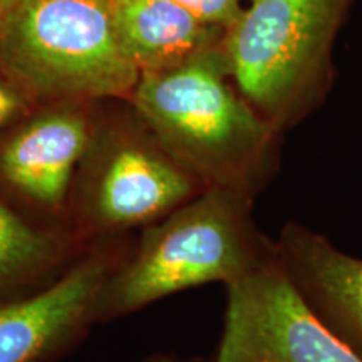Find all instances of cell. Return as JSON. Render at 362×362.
<instances>
[{
    "instance_id": "1",
    "label": "cell",
    "mask_w": 362,
    "mask_h": 362,
    "mask_svg": "<svg viewBox=\"0 0 362 362\" xmlns=\"http://www.w3.org/2000/svg\"><path fill=\"white\" fill-rule=\"evenodd\" d=\"M221 40L180 64L141 72L126 101L203 187L257 198L279 171L282 131L240 94Z\"/></svg>"
},
{
    "instance_id": "2",
    "label": "cell",
    "mask_w": 362,
    "mask_h": 362,
    "mask_svg": "<svg viewBox=\"0 0 362 362\" xmlns=\"http://www.w3.org/2000/svg\"><path fill=\"white\" fill-rule=\"evenodd\" d=\"M255 198L206 188L155 223L112 272L99 300V322L131 315L173 293L233 284L269 260L275 240L253 218Z\"/></svg>"
},
{
    "instance_id": "3",
    "label": "cell",
    "mask_w": 362,
    "mask_h": 362,
    "mask_svg": "<svg viewBox=\"0 0 362 362\" xmlns=\"http://www.w3.org/2000/svg\"><path fill=\"white\" fill-rule=\"evenodd\" d=\"M0 71L34 104L126 101L139 79L110 0H22L0 13Z\"/></svg>"
},
{
    "instance_id": "4",
    "label": "cell",
    "mask_w": 362,
    "mask_h": 362,
    "mask_svg": "<svg viewBox=\"0 0 362 362\" xmlns=\"http://www.w3.org/2000/svg\"><path fill=\"white\" fill-rule=\"evenodd\" d=\"M356 0H253L225 30L237 89L284 131L322 104L334 83V44Z\"/></svg>"
},
{
    "instance_id": "5",
    "label": "cell",
    "mask_w": 362,
    "mask_h": 362,
    "mask_svg": "<svg viewBox=\"0 0 362 362\" xmlns=\"http://www.w3.org/2000/svg\"><path fill=\"white\" fill-rule=\"evenodd\" d=\"M128 106L117 115L96 110L72 183L67 230L84 247L143 230L206 189Z\"/></svg>"
},
{
    "instance_id": "6",
    "label": "cell",
    "mask_w": 362,
    "mask_h": 362,
    "mask_svg": "<svg viewBox=\"0 0 362 362\" xmlns=\"http://www.w3.org/2000/svg\"><path fill=\"white\" fill-rule=\"evenodd\" d=\"M225 288L215 362H362L314 314L280 265L277 250Z\"/></svg>"
},
{
    "instance_id": "7",
    "label": "cell",
    "mask_w": 362,
    "mask_h": 362,
    "mask_svg": "<svg viewBox=\"0 0 362 362\" xmlns=\"http://www.w3.org/2000/svg\"><path fill=\"white\" fill-rule=\"evenodd\" d=\"M98 103L37 104L0 133V194L40 223L67 230V208Z\"/></svg>"
},
{
    "instance_id": "8",
    "label": "cell",
    "mask_w": 362,
    "mask_h": 362,
    "mask_svg": "<svg viewBox=\"0 0 362 362\" xmlns=\"http://www.w3.org/2000/svg\"><path fill=\"white\" fill-rule=\"evenodd\" d=\"M128 250L124 238L96 243L49 282L0 302V362H45L83 337Z\"/></svg>"
},
{
    "instance_id": "9",
    "label": "cell",
    "mask_w": 362,
    "mask_h": 362,
    "mask_svg": "<svg viewBox=\"0 0 362 362\" xmlns=\"http://www.w3.org/2000/svg\"><path fill=\"white\" fill-rule=\"evenodd\" d=\"M275 250L314 314L362 357V259L298 221L284 225Z\"/></svg>"
},
{
    "instance_id": "10",
    "label": "cell",
    "mask_w": 362,
    "mask_h": 362,
    "mask_svg": "<svg viewBox=\"0 0 362 362\" xmlns=\"http://www.w3.org/2000/svg\"><path fill=\"white\" fill-rule=\"evenodd\" d=\"M110 7L117 42L139 74L180 64L225 34L176 0H110Z\"/></svg>"
},
{
    "instance_id": "11",
    "label": "cell",
    "mask_w": 362,
    "mask_h": 362,
    "mask_svg": "<svg viewBox=\"0 0 362 362\" xmlns=\"http://www.w3.org/2000/svg\"><path fill=\"white\" fill-rule=\"evenodd\" d=\"M88 248L64 230L30 218L0 194V293L49 282Z\"/></svg>"
},
{
    "instance_id": "12",
    "label": "cell",
    "mask_w": 362,
    "mask_h": 362,
    "mask_svg": "<svg viewBox=\"0 0 362 362\" xmlns=\"http://www.w3.org/2000/svg\"><path fill=\"white\" fill-rule=\"evenodd\" d=\"M180 6L206 24L228 29L242 16V0H176Z\"/></svg>"
},
{
    "instance_id": "13",
    "label": "cell",
    "mask_w": 362,
    "mask_h": 362,
    "mask_svg": "<svg viewBox=\"0 0 362 362\" xmlns=\"http://www.w3.org/2000/svg\"><path fill=\"white\" fill-rule=\"evenodd\" d=\"M37 104H34L11 79L0 71V133L11 128Z\"/></svg>"
},
{
    "instance_id": "14",
    "label": "cell",
    "mask_w": 362,
    "mask_h": 362,
    "mask_svg": "<svg viewBox=\"0 0 362 362\" xmlns=\"http://www.w3.org/2000/svg\"><path fill=\"white\" fill-rule=\"evenodd\" d=\"M141 362H200V361H187V359H180V357H173V356H151L148 359H144Z\"/></svg>"
},
{
    "instance_id": "15",
    "label": "cell",
    "mask_w": 362,
    "mask_h": 362,
    "mask_svg": "<svg viewBox=\"0 0 362 362\" xmlns=\"http://www.w3.org/2000/svg\"><path fill=\"white\" fill-rule=\"evenodd\" d=\"M19 2H22V0H0V13H4L6 11H8V8L17 6Z\"/></svg>"
},
{
    "instance_id": "16",
    "label": "cell",
    "mask_w": 362,
    "mask_h": 362,
    "mask_svg": "<svg viewBox=\"0 0 362 362\" xmlns=\"http://www.w3.org/2000/svg\"><path fill=\"white\" fill-rule=\"evenodd\" d=\"M250 2H253V0H250Z\"/></svg>"
}]
</instances>
